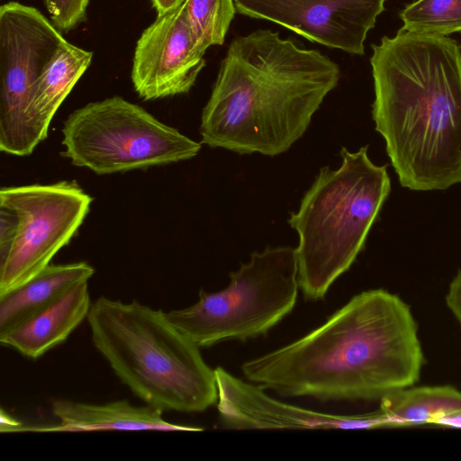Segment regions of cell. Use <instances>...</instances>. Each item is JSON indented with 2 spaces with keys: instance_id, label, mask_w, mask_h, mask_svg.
<instances>
[{
  "instance_id": "6da1fadb",
  "label": "cell",
  "mask_w": 461,
  "mask_h": 461,
  "mask_svg": "<svg viewBox=\"0 0 461 461\" xmlns=\"http://www.w3.org/2000/svg\"><path fill=\"white\" fill-rule=\"evenodd\" d=\"M423 364L410 306L372 289L307 335L244 362L241 371L248 381L287 397L380 400L413 385Z\"/></svg>"
},
{
  "instance_id": "7a4b0ae2",
  "label": "cell",
  "mask_w": 461,
  "mask_h": 461,
  "mask_svg": "<svg viewBox=\"0 0 461 461\" xmlns=\"http://www.w3.org/2000/svg\"><path fill=\"white\" fill-rule=\"evenodd\" d=\"M372 49V116L400 184L436 191L461 183V48L400 29Z\"/></svg>"
},
{
  "instance_id": "3957f363",
  "label": "cell",
  "mask_w": 461,
  "mask_h": 461,
  "mask_svg": "<svg viewBox=\"0 0 461 461\" xmlns=\"http://www.w3.org/2000/svg\"><path fill=\"white\" fill-rule=\"evenodd\" d=\"M339 66L270 30L234 39L203 109L202 143L276 156L308 129L339 80Z\"/></svg>"
},
{
  "instance_id": "277c9868",
  "label": "cell",
  "mask_w": 461,
  "mask_h": 461,
  "mask_svg": "<svg viewBox=\"0 0 461 461\" xmlns=\"http://www.w3.org/2000/svg\"><path fill=\"white\" fill-rule=\"evenodd\" d=\"M86 319L95 348L148 405L191 413L217 403L214 370L162 310L100 296Z\"/></svg>"
},
{
  "instance_id": "5b68a950",
  "label": "cell",
  "mask_w": 461,
  "mask_h": 461,
  "mask_svg": "<svg viewBox=\"0 0 461 461\" xmlns=\"http://www.w3.org/2000/svg\"><path fill=\"white\" fill-rule=\"evenodd\" d=\"M340 155L339 167L320 169L288 220L299 236V285L308 300L322 299L350 268L391 190L387 166L373 163L366 146Z\"/></svg>"
},
{
  "instance_id": "8992f818",
  "label": "cell",
  "mask_w": 461,
  "mask_h": 461,
  "mask_svg": "<svg viewBox=\"0 0 461 461\" xmlns=\"http://www.w3.org/2000/svg\"><path fill=\"white\" fill-rule=\"evenodd\" d=\"M299 289L295 248L268 247L231 272L228 286L201 290L195 303L166 315L200 348L244 341L267 333L291 312Z\"/></svg>"
},
{
  "instance_id": "52a82bcc",
  "label": "cell",
  "mask_w": 461,
  "mask_h": 461,
  "mask_svg": "<svg viewBox=\"0 0 461 461\" xmlns=\"http://www.w3.org/2000/svg\"><path fill=\"white\" fill-rule=\"evenodd\" d=\"M62 155L98 175L190 159L201 144L121 96L75 110L62 128Z\"/></svg>"
},
{
  "instance_id": "ba28073f",
  "label": "cell",
  "mask_w": 461,
  "mask_h": 461,
  "mask_svg": "<svg viewBox=\"0 0 461 461\" xmlns=\"http://www.w3.org/2000/svg\"><path fill=\"white\" fill-rule=\"evenodd\" d=\"M93 198L76 181L4 187L0 207L17 217L15 237L0 259V295L25 284L77 233Z\"/></svg>"
},
{
  "instance_id": "9c48e42d",
  "label": "cell",
  "mask_w": 461,
  "mask_h": 461,
  "mask_svg": "<svg viewBox=\"0 0 461 461\" xmlns=\"http://www.w3.org/2000/svg\"><path fill=\"white\" fill-rule=\"evenodd\" d=\"M67 40L37 8L18 2L0 7V149L32 154L27 109L33 86Z\"/></svg>"
},
{
  "instance_id": "30bf717a",
  "label": "cell",
  "mask_w": 461,
  "mask_h": 461,
  "mask_svg": "<svg viewBox=\"0 0 461 461\" xmlns=\"http://www.w3.org/2000/svg\"><path fill=\"white\" fill-rule=\"evenodd\" d=\"M386 0H234L237 13L277 23L319 44L363 55Z\"/></svg>"
},
{
  "instance_id": "8fae6325",
  "label": "cell",
  "mask_w": 461,
  "mask_h": 461,
  "mask_svg": "<svg viewBox=\"0 0 461 461\" xmlns=\"http://www.w3.org/2000/svg\"><path fill=\"white\" fill-rule=\"evenodd\" d=\"M204 53L184 4L158 15L135 47L131 69L135 91L144 100L189 92L205 66Z\"/></svg>"
},
{
  "instance_id": "7c38bea8",
  "label": "cell",
  "mask_w": 461,
  "mask_h": 461,
  "mask_svg": "<svg viewBox=\"0 0 461 461\" xmlns=\"http://www.w3.org/2000/svg\"><path fill=\"white\" fill-rule=\"evenodd\" d=\"M217 410L222 428L230 429L389 428L378 409L365 414L338 415L294 406L270 397L264 388L234 376L224 368L214 369Z\"/></svg>"
},
{
  "instance_id": "4fadbf2b",
  "label": "cell",
  "mask_w": 461,
  "mask_h": 461,
  "mask_svg": "<svg viewBox=\"0 0 461 461\" xmlns=\"http://www.w3.org/2000/svg\"><path fill=\"white\" fill-rule=\"evenodd\" d=\"M52 413L59 423L47 427H26V431L85 432L97 430H167L201 431L202 428L179 425L165 420L162 411L152 406H134L127 401L93 404L57 400Z\"/></svg>"
},
{
  "instance_id": "5bb4252c",
  "label": "cell",
  "mask_w": 461,
  "mask_h": 461,
  "mask_svg": "<svg viewBox=\"0 0 461 461\" xmlns=\"http://www.w3.org/2000/svg\"><path fill=\"white\" fill-rule=\"evenodd\" d=\"M91 305L87 281L80 283L48 307L0 335V342L27 357L37 358L64 342L87 318Z\"/></svg>"
},
{
  "instance_id": "9a60e30c",
  "label": "cell",
  "mask_w": 461,
  "mask_h": 461,
  "mask_svg": "<svg viewBox=\"0 0 461 461\" xmlns=\"http://www.w3.org/2000/svg\"><path fill=\"white\" fill-rule=\"evenodd\" d=\"M92 59L93 52L67 41L38 78L26 113L28 130L36 146L47 138L54 114L86 71Z\"/></svg>"
},
{
  "instance_id": "2e32d148",
  "label": "cell",
  "mask_w": 461,
  "mask_h": 461,
  "mask_svg": "<svg viewBox=\"0 0 461 461\" xmlns=\"http://www.w3.org/2000/svg\"><path fill=\"white\" fill-rule=\"evenodd\" d=\"M94 273L86 262L50 264L25 284L0 295V335L48 307L75 285L88 281Z\"/></svg>"
},
{
  "instance_id": "e0dca14e",
  "label": "cell",
  "mask_w": 461,
  "mask_h": 461,
  "mask_svg": "<svg viewBox=\"0 0 461 461\" xmlns=\"http://www.w3.org/2000/svg\"><path fill=\"white\" fill-rule=\"evenodd\" d=\"M389 428L420 426L461 411V391L451 385H413L380 399Z\"/></svg>"
},
{
  "instance_id": "ac0fdd59",
  "label": "cell",
  "mask_w": 461,
  "mask_h": 461,
  "mask_svg": "<svg viewBox=\"0 0 461 461\" xmlns=\"http://www.w3.org/2000/svg\"><path fill=\"white\" fill-rule=\"evenodd\" d=\"M401 30L446 37L461 32V0H417L401 13Z\"/></svg>"
},
{
  "instance_id": "d6986e66",
  "label": "cell",
  "mask_w": 461,
  "mask_h": 461,
  "mask_svg": "<svg viewBox=\"0 0 461 461\" xmlns=\"http://www.w3.org/2000/svg\"><path fill=\"white\" fill-rule=\"evenodd\" d=\"M187 17L199 46L221 45L236 11L234 0H185Z\"/></svg>"
},
{
  "instance_id": "ffe728a7",
  "label": "cell",
  "mask_w": 461,
  "mask_h": 461,
  "mask_svg": "<svg viewBox=\"0 0 461 461\" xmlns=\"http://www.w3.org/2000/svg\"><path fill=\"white\" fill-rule=\"evenodd\" d=\"M54 25L60 32H69L84 22L89 0H44Z\"/></svg>"
},
{
  "instance_id": "44dd1931",
  "label": "cell",
  "mask_w": 461,
  "mask_h": 461,
  "mask_svg": "<svg viewBox=\"0 0 461 461\" xmlns=\"http://www.w3.org/2000/svg\"><path fill=\"white\" fill-rule=\"evenodd\" d=\"M16 229V215L11 210L0 207V259L9 251Z\"/></svg>"
},
{
  "instance_id": "7402d4cb",
  "label": "cell",
  "mask_w": 461,
  "mask_h": 461,
  "mask_svg": "<svg viewBox=\"0 0 461 461\" xmlns=\"http://www.w3.org/2000/svg\"><path fill=\"white\" fill-rule=\"evenodd\" d=\"M446 303L461 325V271L457 272L449 284Z\"/></svg>"
},
{
  "instance_id": "603a6c76",
  "label": "cell",
  "mask_w": 461,
  "mask_h": 461,
  "mask_svg": "<svg viewBox=\"0 0 461 461\" xmlns=\"http://www.w3.org/2000/svg\"><path fill=\"white\" fill-rule=\"evenodd\" d=\"M0 431L5 432H25L27 425H23L20 421L6 413L3 409L0 411Z\"/></svg>"
},
{
  "instance_id": "cb8c5ba5",
  "label": "cell",
  "mask_w": 461,
  "mask_h": 461,
  "mask_svg": "<svg viewBox=\"0 0 461 461\" xmlns=\"http://www.w3.org/2000/svg\"><path fill=\"white\" fill-rule=\"evenodd\" d=\"M185 0H151L158 15H162L181 6Z\"/></svg>"
}]
</instances>
